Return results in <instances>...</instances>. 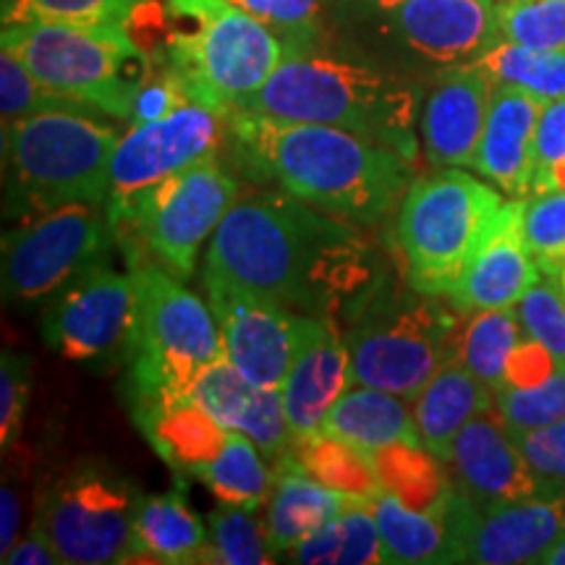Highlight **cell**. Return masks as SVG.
I'll return each instance as SVG.
<instances>
[{"label": "cell", "instance_id": "1f68e13d", "mask_svg": "<svg viewBox=\"0 0 565 565\" xmlns=\"http://www.w3.org/2000/svg\"><path fill=\"white\" fill-rule=\"evenodd\" d=\"M288 454L322 484L353 494V498L374 500L385 490L374 458L364 456L362 450L351 448L349 443L338 440V437L324 433L301 437V440L291 443Z\"/></svg>", "mask_w": 565, "mask_h": 565}, {"label": "cell", "instance_id": "bcb514c9", "mask_svg": "<svg viewBox=\"0 0 565 565\" xmlns=\"http://www.w3.org/2000/svg\"><path fill=\"white\" fill-rule=\"evenodd\" d=\"M19 498L11 487L0 490V555H6L13 547L19 536Z\"/></svg>", "mask_w": 565, "mask_h": 565}, {"label": "cell", "instance_id": "b9f144b4", "mask_svg": "<svg viewBox=\"0 0 565 565\" xmlns=\"http://www.w3.org/2000/svg\"><path fill=\"white\" fill-rule=\"evenodd\" d=\"M529 469L536 498L565 500V419L515 437Z\"/></svg>", "mask_w": 565, "mask_h": 565}, {"label": "cell", "instance_id": "d590c367", "mask_svg": "<svg viewBox=\"0 0 565 565\" xmlns=\"http://www.w3.org/2000/svg\"><path fill=\"white\" fill-rule=\"evenodd\" d=\"M139 0H3L6 24H121Z\"/></svg>", "mask_w": 565, "mask_h": 565}, {"label": "cell", "instance_id": "9a60e30c", "mask_svg": "<svg viewBox=\"0 0 565 565\" xmlns=\"http://www.w3.org/2000/svg\"><path fill=\"white\" fill-rule=\"evenodd\" d=\"M202 282L225 359L257 387H280L291 370L303 315L288 312L212 267H202Z\"/></svg>", "mask_w": 565, "mask_h": 565}, {"label": "cell", "instance_id": "2e32d148", "mask_svg": "<svg viewBox=\"0 0 565 565\" xmlns=\"http://www.w3.org/2000/svg\"><path fill=\"white\" fill-rule=\"evenodd\" d=\"M134 312V275L100 263L55 296L42 333L71 362H97L129 351Z\"/></svg>", "mask_w": 565, "mask_h": 565}, {"label": "cell", "instance_id": "7a4b0ae2", "mask_svg": "<svg viewBox=\"0 0 565 565\" xmlns=\"http://www.w3.org/2000/svg\"><path fill=\"white\" fill-rule=\"evenodd\" d=\"M228 137L282 192L351 223H377L404 200L414 179L412 154L335 126L233 113Z\"/></svg>", "mask_w": 565, "mask_h": 565}, {"label": "cell", "instance_id": "f35d334b", "mask_svg": "<svg viewBox=\"0 0 565 565\" xmlns=\"http://www.w3.org/2000/svg\"><path fill=\"white\" fill-rule=\"evenodd\" d=\"M524 236L542 275L561 278L565 267V189H547L524 200Z\"/></svg>", "mask_w": 565, "mask_h": 565}, {"label": "cell", "instance_id": "8992f818", "mask_svg": "<svg viewBox=\"0 0 565 565\" xmlns=\"http://www.w3.org/2000/svg\"><path fill=\"white\" fill-rule=\"evenodd\" d=\"M134 275L137 312L129 359L141 404H179L210 364L225 359L221 328L210 303L158 265Z\"/></svg>", "mask_w": 565, "mask_h": 565}, {"label": "cell", "instance_id": "f546056e", "mask_svg": "<svg viewBox=\"0 0 565 565\" xmlns=\"http://www.w3.org/2000/svg\"><path fill=\"white\" fill-rule=\"evenodd\" d=\"M263 450L242 433H225L217 450L196 469L221 503L263 508L270 498L275 469L267 466Z\"/></svg>", "mask_w": 565, "mask_h": 565}, {"label": "cell", "instance_id": "277c9868", "mask_svg": "<svg viewBox=\"0 0 565 565\" xmlns=\"http://www.w3.org/2000/svg\"><path fill=\"white\" fill-rule=\"evenodd\" d=\"M175 30L166 42L171 68L189 97L231 116L286 58L288 47L270 26L228 0H171Z\"/></svg>", "mask_w": 565, "mask_h": 565}, {"label": "cell", "instance_id": "4dcf8cb0", "mask_svg": "<svg viewBox=\"0 0 565 565\" xmlns=\"http://www.w3.org/2000/svg\"><path fill=\"white\" fill-rule=\"evenodd\" d=\"M288 561L303 565H374L385 563L383 540H380L377 521L372 503H356L335 515L330 524L315 532L294 550H288Z\"/></svg>", "mask_w": 565, "mask_h": 565}, {"label": "cell", "instance_id": "74e56055", "mask_svg": "<svg viewBox=\"0 0 565 565\" xmlns=\"http://www.w3.org/2000/svg\"><path fill=\"white\" fill-rule=\"evenodd\" d=\"M500 38L542 51H565V0H500Z\"/></svg>", "mask_w": 565, "mask_h": 565}, {"label": "cell", "instance_id": "ab89813d", "mask_svg": "<svg viewBox=\"0 0 565 565\" xmlns=\"http://www.w3.org/2000/svg\"><path fill=\"white\" fill-rule=\"evenodd\" d=\"M524 335L542 345L555 362H565V291L555 275H540L515 303Z\"/></svg>", "mask_w": 565, "mask_h": 565}, {"label": "cell", "instance_id": "f1b7e54d", "mask_svg": "<svg viewBox=\"0 0 565 565\" xmlns=\"http://www.w3.org/2000/svg\"><path fill=\"white\" fill-rule=\"evenodd\" d=\"M524 343L526 335L519 309H484V312L466 315L458 335V362L494 393L505 385L515 353Z\"/></svg>", "mask_w": 565, "mask_h": 565}, {"label": "cell", "instance_id": "3957f363", "mask_svg": "<svg viewBox=\"0 0 565 565\" xmlns=\"http://www.w3.org/2000/svg\"><path fill=\"white\" fill-rule=\"evenodd\" d=\"M419 100V84L406 76L296 47L286 53L265 87L254 92L236 113L335 126L416 158L414 121Z\"/></svg>", "mask_w": 565, "mask_h": 565}, {"label": "cell", "instance_id": "ba28073f", "mask_svg": "<svg viewBox=\"0 0 565 565\" xmlns=\"http://www.w3.org/2000/svg\"><path fill=\"white\" fill-rule=\"evenodd\" d=\"M503 204L492 183L456 168L414 179L395 225L412 291L448 299Z\"/></svg>", "mask_w": 565, "mask_h": 565}, {"label": "cell", "instance_id": "c3c4849f", "mask_svg": "<svg viewBox=\"0 0 565 565\" xmlns=\"http://www.w3.org/2000/svg\"><path fill=\"white\" fill-rule=\"evenodd\" d=\"M563 291H565V288H563Z\"/></svg>", "mask_w": 565, "mask_h": 565}, {"label": "cell", "instance_id": "7bdbcfd3", "mask_svg": "<svg viewBox=\"0 0 565 565\" xmlns=\"http://www.w3.org/2000/svg\"><path fill=\"white\" fill-rule=\"evenodd\" d=\"M534 192L565 189V97L542 105L534 139Z\"/></svg>", "mask_w": 565, "mask_h": 565}, {"label": "cell", "instance_id": "60d3db41", "mask_svg": "<svg viewBox=\"0 0 565 565\" xmlns=\"http://www.w3.org/2000/svg\"><path fill=\"white\" fill-rule=\"evenodd\" d=\"M228 3L270 26L286 42L288 51L309 47L320 30L322 0H228Z\"/></svg>", "mask_w": 565, "mask_h": 565}, {"label": "cell", "instance_id": "8d00e7d4", "mask_svg": "<svg viewBox=\"0 0 565 565\" xmlns=\"http://www.w3.org/2000/svg\"><path fill=\"white\" fill-rule=\"evenodd\" d=\"M53 110L100 113L45 87L17 55L11 51H0V116H3V126L19 121V118ZM100 116H105V113H100Z\"/></svg>", "mask_w": 565, "mask_h": 565}, {"label": "cell", "instance_id": "d6a6232c", "mask_svg": "<svg viewBox=\"0 0 565 565\" xmlns=\"http://www.w3.org/2000/svg\"><path fill=\"white\" fill-rule=\"evenodd\" d=\"M477 66L492 84H508L542 103L565 97V51H542L500 40L477 61Z\"/></svg>", "mask_w": 565, "mask_h": 565}, {"label": "cell", "instance_id": "ffe728a7", "mask_svg": "<svg viewBox=\"0 0 565 565\" xmlns=\"http://www.w3.org/2000/svg\"><path fill=\"white\" fill-rule=\"evenodd\" d=\"M450 484L477 505H503L536 498V484L515 437L498 408L479 414L458 433L450 458Z\"/></svg>", "mask_w": 565, "mask_h": 565}, {"label": "cell", "instance_id": "7c38bea8", "mask_svg": "<svg viewBox=\"0 0 565 565\" xmlns=\"http://www.w3.org/2000/svg\"><path fill=\"white\" fill-rule=\"evenodd\" d=\"M228 116L186 100L162 118L131 124L118 139L110 162L108 207L113 231L131 223L147 192L192 162L210 158L221 147Z\"/></svg>", "mask_w": 565, "mask_h": 565}, {"label": "cell", "instance_id": "8fae6325", "mask_svg": "<svg viewBox=\"0 0 565 565\" xmlns=\"http://www.w3.org/2000/svg\"><path fill=\"white\" fill-rule=\"evenodd\" d=\"M113 223L105 202H68L34 212L3 244L6 299L38 303L105 263Z\"/></svg>", "mask_w": 565, "mask_h": 565}, {"label": "cell", "instance_id": "ee69618b", "mask_svg": "<svg viewBox=\"0 0 565 565\" xmlns=\"http://www.w3.org/2000/svg\"><path fill=\"white\" fill-rule=\"evenodd\" d=\"M30 387V359L17 351H3L0 356V445L3 450H11L19 440Z\"/></svg>", "mask_w": 565, "mask_h": 565}, {"label": "cell", "instance_id": "ac0fdd59", "mask_svg": "<svg viewBox=\"0 0 565 565\" xmlns=\"http://www.w3.org/2000/svg\"><path fill=\"white\" fill-rule=\"evenodd\" d=\"M540 275L524 236V200H508L477 244L448 299L461 315L515 307Z\"/></svg>", "mask_w": 565, "mask_h": 565}, {"label": "cell", "instance_id": "5bb4252c", "mask_svg": "<svg viewBox=\"0 0 565 565\" xmlns=\"http://www.w3.org/2000/svg\"><path fill=\"white\" fill-rule=\"evenodd\" d=\"M448 563H540L565 532V500L529 498L477 505L450 484L445 503Z\"/></svg>", "mask_w": 565, "mask_h": 565}, {"label": "cell", "instance_id": "5b68a950", "mask_svg": "<svg viewBox=\"0 0 565 565\" xmlns=\"http://www.w3.org/2000/svg\"><path fill=\"white\" fill-rule=\"evenodd\" d=\"M0 47L45 87L121 121H131L137 92L152 74L121 24H6Z\"/></svg>", "mask_w": 565, "mask_h": 565}, {"label": "cell", "instance_id": "6da1fadb", "mask_svg": "<svg viewBox=\"0 0 565 565\" xmlns=\"http://www.w3.org/2000/svg\"><path fill=\"white\" fill-rule=\"evenodd\" d=\"M204 267L307 317H333L372 275L370 246L351 221L288 192L238 196L212 236Z\"/></svg>", "mask_w": 565, "mask_h": 565}, {"label": "cell", "instance_id": "7402d4cb", "mask_svg": "<svg viewBox=\"0 0 565 565\" xmlns=\"http://www.w3.org/2000/svg\"><path fill=\"white\" fill-rule=\"evenodd\" d=\"M189 401L225 433H242L270 461L291 448L294 435L280 387H257L228 359L210 364L189 391Z\"/></svg>", "mask_w": 565, "mask_h": 565}, {"label": "cell", "instance_id": "d6986e66", "mask_svg": "<svg viewBox=\"0 0 565 565\" xmlns=\"http://www.w3.org/2000/svg\"><path fill=\"white\" fill-rule=\"evenodd\" d=\"M351 385L349 345L333 317L303 315L291 370L280 385L294 440L322 433L330 408Z\"/></svg>", "mask_w": 565, "mask_h": 565}, {"label": "cell", "instance_id": "7dc6e473", "mask_svg": "<svg viewBox=\"0 0 565 565\" xmlns=\"http://www.w3.org/2000/svg\"><path fill=\"white\" fill-rule=\"evenodd\" d=\"M540 563L542 565H565V532H563L561 540H557L555 545L550 547L545 555H542Z\"/></svg>", "mask_w": 565, "mask_h": 565}, {"label": "cell", "instance_id": "e0dca14e", "mask_svg": "<svg viewBox=\"0 0 565 565\" xmlns=\"http://www.w3.org/2000/svg\"><path fill=\"white\" fill-rule=\"evenodd\" d=\"M500 0H377L385 30L435 66L477 63L500 40Z\"/></svg>", "mask_w": 565, "mask_h": 565}, {"label": "cell", "instance_id": "9c48e42d", "mask_svg": "<svg viewBox=\"0 0 565 565\" xmlns=\"http://www.w3.org/2000/svg\"><path fill=\"white\" fill-rule=\"evenodd\" d=\"M440 296L408 294L372 301L345 330L351 385H370L414 401L435 372L458 356L463 317Z\"/></svg>", "mask_w": 565, "mask_h": 565}, {"label": "cell", "instance_id": "cb8c5ba5", "mask_svg": "<svg viewBox=\"0 0 565 565\" xmlns=\"http://www.w3.org/2000/svg\"><path fill=\"white\" fill-rule=\"evenodd\" d=\"M273 469L275 479L265 503V529L275 555H286L299 542L309 540L345 508L372 503L322 484L288 450L275 461Z\"/></svg>", "mask_w": 565, "mask_h": 565}, {"label": "cell", "instance_id": "4fadbf2b", "mask_svg": "<svg viewBox=\"0 0 565 565\" xmlns=\"http://www.w3.org/2000/svg\"><path fill=\"white\" fill-rule=\"evenodd\" d=\"M236 200L238 183L210 154L147 192L129 228L139 233L160 267L175 278H189L196 270L204 242L215 236Z\"/></svg>", "mask_w": 565, "mask_h": 565}, {"label": "cell", "instance_id": "836d02e7", "mask_svg": "<svg viewBox=\"0 0 565 565\" xmlns=\"http://www.w3.org/2000/svg\"><path fill=\"white\" fill-rule=\"evenodd\" d=\"M494 408L513 437L565 419V362L532 383H505L494 391Z\"/></svg>", "mask_w": 565, "mask_h": 565}, {"label": "cell", "instance_id": "44dd1931", "mask_svg": "<svg viewBox=\"0 0 565 565\" xmlns=\"http://www.w3.org/2000/svg\"><path fill=\"white\" fill-rule=\"evenodd\" d=\"M492 87L477 63L445 66L435 76L422 110V145L429 166L463 168L475 162Z\"/></svg>", "mask_w": 565, "mask_h": 565}, {"label": "cell", "instance_id": "603a6c76", "mask_svg": "<svg viewBox=\"0 0 565 565\" xmlns=\"http://www.w3.org/2000/svg\"><path fill=\"white\" fill-rule=\"evenodd\" d=\"M542 105L545 103L508 84L492 87L471 168L511 200H529L534 192V139Z\"/></svg>", "mask_w": 565, "mask_h": 565}, {"label": "cell", "instance_id": "d4e9b609", "mask_svg": "<svg viewBox=\"0 0 565 565\" xmlns=\"http://www.w3.org/2000/svg\"><path fill=\"white\" fill-rule=\"evenodd\" d=\"M322 433L377 458L401 448H424L412 401L370 385H349L330 408Z\"/></svg>", "mask_w": 565, "mask_h": 565}, {"label": "cell", "instance_id": "83f0119b", "mask_svg": "<svg viewBox=\"0 0 565 565\" xmlns=\"http://www.w3.org/2000/svg\"><path fill=\"white\" fill-rule=\"evenodd\" d=\"M210 532L183 494L168 492L141 498L134 532V561L207 563Z\"/></svg>", "mask_w": 565, "mask_h": 565}, {"label": "cell", "instance_id": "f6af8a7d", "mask_svg": "<svg viewBox=\"0 0 565 565\" xmlns=\"http://www.w3.org/2000/svg\"><path fill=\"white\" fill-rule=\"evenodd\" d=\"M6 565H55V563H63L61 555L55 553V547L51 545V540H47L45 532H42V526L34 521L30 534L24 536V540H17L13 542V547L0 557Z\"/></svg>", "mask_w": 565, "mask_h": 565}, {"label": "cell", "instance_id": "484cf974", "mask_svg": "<svg viewBox=\"0 0 565 565\" xmlns=\"http://www.w3.org/2000/svg\"><path fill=\"white\" fill-rule=\"evenodd\" d=\"M412 406L424 450L445 463L466 424L494 408V393L456 356L435 372Z\"/></svg>", "mask_w": 565, "mask_h": 565}, {"label": "cell", "instance_id": "e575fe53", "mask_svg": "<svg viewBox=\"0 0 565 565\" xmlns=\"http://www.w3.org/2000/svg\"><path fill=\"white\" fill-rule=\"evenodd\" d=\"M275 561L278 555L267 542L265 519H257V508L221 503L210 513L207 563L263 565Z\"/></svg>", "mask_w": 565, "mask_h": 565}, {"label": "cell", "instance_id": "30bf717a", "mask_svg": "<svg viewBox=\"0 0 565 565\" xmlns=\"http://www.w3.org/2000/svg\"><path fill=\"white\" fill-rule=\"evenodd\" d=\"M139 503L137 487L116 469L79 463L42 490L34 521L63 563H129Z\"/></svg>", "mask_w": 565, "mask_h": 565}, {"label": "cell", "instance_id": "52a82bcc", "mask_svg": "<svg viewBox=\"0 0 565 565\" xmlns=\"http://www.w3.org/2000/svg\"><path fill=\"white\" fill-rule=\"evenodd\" d=\"M100 113L53 110L3 126L13 189L34 212L68 202H105L121 134Z\"/></svg>", "mask_w": 565, "mask_h": 565}, {"label": "cell", "instance_id": "4316f807", "mask_svg": "<svg viewBox=\"0 0 565 565\" xmlns=\"http://www.w3.org/2000/svg\"><path fill=\"white\" fill-rule=\"evenodd\" d=\"M450 482L424 508L408 505L398 490L385 484V490L372 500V513L383 540L385 563L424 565L448 563V526H445V503Z\"/></svg>", "mask_w": 565, "mask_h": 565}]
</instances>
